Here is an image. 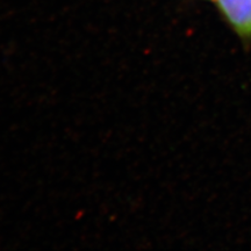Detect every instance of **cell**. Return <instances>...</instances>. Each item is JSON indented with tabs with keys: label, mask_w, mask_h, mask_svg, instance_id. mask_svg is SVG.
Segmentation results:
<instances>
[{
	"label": "cell",
	"mask_w": 251,
	"mask_h": 251,
	"mask_svg": "<svg viewBox=\"0 0 251 251\" xmlns=\"http://www.w3.org/2000/svg\"><path fill=\"white\" fill-rule=\"evenodd\" d=\"M226 21L241 39L251 40V0H215Z\"/></svg>",
	"instance_id": "6da1fadb"
}]
</instances>
